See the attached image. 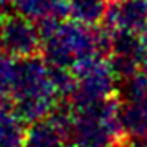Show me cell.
Returning <instances> with one entry per match:
<instances>
[{
	"label": "cell",
	"instance_id": "obj_10",
	"mask_svg": "<svg viewBox=\"0 0 147 147\" xmlns=\"http://www.w3.org/2000/svg\"><path fill=\"white\" fill-rule=\"evenodd\" d=\"M109 0H68V17L86 25H98L104 22Z\"/></svg>",
	"mask_w": 147,
	"mask_h": 147
},
{
	"label": "cell",
	"instance_id": "obj_13",
	"mask_svg": "<svg viewBox=\"0 0 147 147\" xmlns=\"http://www.w3.org/2000/svg\"><path fill=\"white\" fill-rule=\"evenodd\" d=\"M140 41H142V55H140L139 71L144 74V76H147V30L140 35Z\"/></svg>",
	"mask_w": 147,
	"mask_h": 147
},
{
	"label": "cell",
	"instance_id": "obj_7",
	"mask_svg": "<svg viewBox=\"0 0 147 147\" xmlns=\"http://www.w3.org/2000/svg\"><path fill=\"white\" fill-rule=\"evenodd\" d=\"M23 147H71L66 131L53 114L32 122L25 132Z\"/></svg>",
	"mask_w": 147,
	"mask_h": 147
},
{
	"label": "cell",
	"instance_id": "obj_1",
	"mask_svg": "<svg viewBox=\"0 0 147 147\" xmlns=\"http://www.w3.org/2000/svg\"><path fill=\"white\" fill-rule=\"evenodd\" d=\"M61 99L53 68L43 56H13L10 109L25 124L51 116Z\"/></svg>",
	"mask_w": 147,
	"mask_h": 147
},
{
	"label": "cell",
	"instance_id": "obj_2",
	"mask_svg": "<svg viewBox=\"0 0 147 147\" xmlns=\"http://www.w3.org/2000/svg\"><path fill=\"white\" fill-rule=\"evenodd\" d=\"M38 27L43 36L41 56L50 66L73 69L89 58L109 56L111 32L106 27L98 28L73 18L48 22Z\"/></svg>",
	"mask_w": 147,
	"mask_h": 147
},
{
	"label": "cell",
	"instance_id": "obj_6",
	"mask_svg": "<svg viewBox=\"0 0 147 147\" xmlns=\"http://www.w3.org/2000/svg\"><path fill=\"white\" fill-rule=\"evenodd\" d=\"M104 27L111 32L142 35L147 30V0H113L104 17Z\"/></svg>",
	"mask_w": 147,
	"mask_h": 147
},
{
	"label": "cell",
	"instance_id": "obj_3",
	"mask_svg": "<svg viewBox=\"0 0 147 147\" xmlns=\"http://www.w3.org/2000/svg\"><path fill=\"white\" fill-rule=\"evenodd\" d=\"M73 84L66 96L71 106H86L114 98L117 91V74L109 56H94L71 69Z\"/></svg>",
	"mask_w": 147,
	"mask_h": 147
},
{
	"label": "cell",
	"instance_id": "obj_9",
	"mask_svg": "<svg viewBox=\"0 0 147 147\" xmlns=\"http://www.w3.org/2000/svg\"><path fill=\"white\" fill-rule=\"evenodd\" d=\"M119 117L124 136H147V99H119Z\"/></svg>",
	"mask_w": 147,
	"mask_h": 147
},
{
	"label": "cell",
	"instance_id": "obj_12",
	"mask_svg": "<svg viewBox=\"0 0 147 147\" xmlns=\"http://www.w3.org/2000/svg\"><path fill=\"white\" fill-rule=\"evenodd\" d=\"M117 147H147V136H126Z\"/></svg>",
	"mask_w": 147,
	"mask_h": 147
},
{
	"label": "cell",
	"instance_id": "obj_5",
	"mask_svg": "<svg viewBox=\"0 0 147 147\" xmlns=\"http://www.w3.org/2000/svg\"><path fill=\"white\" fill-rule=\"evenodd\" d=\"M140 55H142L140 35L131 32H111L109 60L119 81L139 73Z\"/></svg>",
	"mask_w": 147,
	"mask_h": 147
},
{
	"label": "cell",
	"instance_id": "obj_14",
	"mask_svg": "<svg viewBox=\"0 0 147 147\" xmlns=\"http://www.w3.org/2000/svg\"><path fill=\"white\" fill-rule=\"evenodd\" d=\"M12 8H15V0H0V22L12 13Z\"/></svg>",
	"mask_w": 147,
	"mask_h": 147
},
{
	"label": "cell",
	"instance_id": "obj_15",
	"mask_svg": "<svg viewBox=\"0 0 147 147\" xmlns=\"http://www.w3.org/2000/svg\"><path fill=\"white\" fill-rule=\"evenodd\" d=\"M5 50H3V43H2V36H0V56H3Z\"/></svg>",
	"mask_w": 147,
	"mask_h": 147
},
{
	"label": "cell",
	"instance_id": "obj_11",
	"mask_svg": "<svg viewBox=\"0 0 147 147\" xmlns=\"http://www.w3.org/2000/svg\"><path fill=\"white\" fill-rule=\"evenodd\" d=\"M25 122L10 109L0 106V147H23Z\"/></svg>",
	"mask_w": 147,
	"mask_h": 147
},
{
	"label": "cell",
	"instance_id": "obj_8",
	"mask_svg": "<svg viewBox=\"0 0 147 147\" xmlns=\"http://www.w3.org/2000/svg\"><path fill=\"white\" fill-rule=\"evenodd\" d=\"M15 8L38 25L63 20L68 15L66 0H15Z\"/></svg>",
	"mask_w": 147,
	"mask_h": 147
},
{
	"label": "cell",
	"instance_id": "obj_4",
	"mask_svg": "<svg viewBox=\"0 0 147 147\" xmlns=\"http://www.w3.org/2000/svg\"><path fill=\"white\" fill-rule=\"evenodd\" d=\"M0 36L5 53L10 56H32L41 53V36L38 23L22 13H10L0 22Z\"/></svg>",
	"mask_w": 147,
	"mask_h": 147
}]
</instances>
